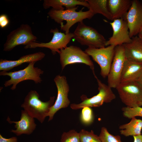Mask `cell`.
<instances>
[{"label": "cell", "mask_w": 142, "mask_h": 142, "mask_svg": "<svg viewBox=\"0 0 142 142\" xmlns=\"http://www.w3.org/2000/svg\"><path fill=\"white\" fill-rule=\"evenodd\" d=\"M125 19L129 27L130 38L136 36L142 27V2L132 0Z\"/></svg>", "instance_id": "cell-14"}, {"label": "cell", "mask_w": 142, "mask_h": 142, "mask_svg": "<svg viewBox=\"0 0 142 142\" xmlns=\"http://www.w3.org/2000/svg\"><path fill=\"white\" fill-rule=\"evenodd\" d=\"M82 109L80 118L82 122L87 125L91 124L94 120L92 110L89 107H84Z\"/></svg>", "instance_id": "cell-27"}, {"label": "cell", "mask_w": 142, "mask_h": 142, "mask_svg": "<svg viewBox=\"0 0 142 142\" xmlns=\"http://www.w3.org/2000/svg\"><path fill=\"white\" fill-rule=\"evenodd\" d=\"M142 73V62L127 59L125 61L121 83L137 81Z\"/></svg>", "instance_id": "cell-17"}, {"label": "cell", "mask_w": 142, "mask_h": 142, "mask_svg": "<svg viewBox=\"0 0 142 142\" xmlns=\"http://www.w3.org/2000/svg\"><path fill=\"white\" fill-rule=\"evenodd\" d=\"M115 47L109 45L100 48L88 47L85 51L99 66L100 74L107 77L114 55Z\"/></svg>", "instance_id": "cell-9"}, {"label": "cell", "mask_w": 142, "mask_h": 142, "mask_svg": "<svg viewBox=\"0 0 142 142\" xmlns=\"http://www.w3.org/2000/svg\"><path fill=\"white\" fill-rule=\"evenodd\" d=\"M54 81L57 88V95L54 104L47 115V116L49 117L48 121L52 120L54 114L58 111L61 108L68 107L70 103L68 97L69 87L66 77L57 75L54 78Z\"/></svg>", "instance_id": "cell-11"}, {"label": "cell", "mask_w": 142, "mask_h": 142, "mask_svg": "<svg viewBox=\"0 0 142 142\" xmlns=\"http://www.w3.org/2000/svg\"><path fill=\"white\" fill-rule=\"evenodd\" d=\"M137 81L142 86V73Z\"/></svg>", "instance_id": "cell-32"}, {"label": "cell", "mask_w": 142, "mask_h": 142, "mask_svg": "<svg viewBox=\"0 0 142 142\" xmlns=\"http://www.w3.org/2000/svg\"><path fill=\"white\" fill-rule=\"evenodd\" d=\"M73 38L82 45L100 48L106 47L107 40L95 29L85 25L82 22H79L73 33Z\"/></svg>", "instance_id": "cell-5"}, {"label": "cell", "mask_w": 142, "mask_h": 142, "mask_svg": "<svg viewBox=\"0 0 142 142\" xmlns=\"http://www.w3.org/2000/svg\"><path fill=\"white\" fill-rule=\"evenodd\" d=\"M99 136L101 142H122L120 136L110 134L105 127L101 128Z\"/></svg>", "instance_id": "cell-24"}, {"label": "cell", "mask_w": 142, "mask_h": 142, "mask_svg": "<svg viewBox=\"0 0 142 142\" xmlns=\"http://www.w3.org/2000/svg\"><path fill=\"white\" fill-rule=\"evenodd\" d=\"M37 37L32 32L31 27L27 24H22L11 31L7 36L3 46V50L8 52L20 45H25L36 42Z\"/></svg>", "instance_id": "cell-7"}, {"label": "cell", "mask_w": 142, "mask_h": 142, "mask_svg": "<svg viewBox=\"0 0 142 142\" xmlns=\"http://www.w3.org/2000/svg\"><path fill=\"white\" fill-rule=\"evenodd\" d=\"M138 36L142 41V27L138 33Z\"/></svg>", "instance_id": "cell-31"}, {"label": "cell", "mask_w": 142, "mask_h": 142, "mask_svg": "<svg viewBox=\"0 0 142 142\" xmlns=\"http://www.w3.org/2000/svg\"><path fill=\"white\" fill-rule=\"evenodd\" d=\"M140 106H142V101L140 103Z\"/></svg>", "instance_id": "cell-33"}, {"label": "cell", "mask_w": 142, "mask_h": 142, "mask_svg": "<svg viewBox=\"0 0 142 142\" xmlns=\"http://www.w3.org/2000/svg\"><path fill=\"white\" fill-rule=\"evenodd\" d=\"M45 56V54L44 53L39 52L23 55L16 60L1 59L0 60V70L7 72L23 63H29L32 62H36L40 60Z\"/></svg>", "instance_id": "cell-16"}, {"label": "cell", "mask_w": 142, "mask_h": 142, "mask_svg": "<svg viewBox=\"0 0 142 142\" xmlns=\"http://www.w3.org/2000/svg\"><path fill=\"white\" fill-rule=\"evenodd\" d=\"M78 5L84 6L89 9V4L85 0H44L43 4L44 9L52 7L57 10H64V6L67 9L76 7Z\"/></svg>", "instance_id": "cell-19"}, {"label": "cell", "mask_w": 142, "mask_h": 142, "mask_svg": "<svg viewBox=\"0 0 142 142\" xmlns=\"http://www.w3.org/2000/svg\"><path fill=\"white\" fill-rule=\"evenodd\" d=\"M79 133L80 142H101L99 136L92 130L89 132L82 129Z\"/></svg>", "instance_id": "cell-23"}, {"label": "cell", "mask_w": 142, "mask_h": 142, "mask_svg": "<svg viewBox=\"0 0 142 142\" xmlns=\"http://www.w3.org/2000/svg\"><path fill=\"white\" fill-rule=\"evenodd\" d=\"M126 59L123 45L116 46L114 55L107 77L108 85L111 88H116L120 83Z\"/></svg>", "instance_id": "cell-12"}, {"label": "cell", "mask_w": 142, "mask_h": 142, "mask_svg": "<svg viewBox=\"0 0 142 142\" xmlns=\"http://www.w3.org/2000/svg\"><path fill=\"white\" fill-rule=\"evenodd\" d=\"M60 142H80L79 133L74 130L63 133Z\"/></svg>", "instance_id": "cell-26"}, {"label": "cell", "mask_w": 142, "mask_h": 142, "mask_svg": "<svg viewBox=\"0 0 142 142\" xmlns=\"http://www.w3.org/2000/svg\"><path fill=\"white\" fill-rule=\"evenodd\" d=\"M59 54L62 70L68 65L82 63L89 66L95 75L94 64L90 56L80 47L71 45L60 50Z\"/></svg>", "instance_id": "cell-6"}, {"label": "cell", "mask_w": 142, "mask_h": 142, "mask_svg": "<svg viewBox=\"0 0 142 142\" xmlns=\"http://www.w3.org/2000/svg\"><path fill=\"white\" fill-rule=\"evenodd\" d=\"M36 62H30L25 68L18 71L13 72L1 71L0 75H7L10 77V79L5 81L4 86L7 87L12 85L11 89L13 90L16 88L18 84L24 80H32L36 84L41 83L42 80L40 76L43 73L44 71L38 67H34Z\"/></svg>", "instance_id": "cell-3"}, {"label": "cell", "mask_w": 142, "mask_h": 142, "mask_svg": "<svg viewBox=\"0 0 142 142\" xmlns=\"http://www.w3.org/2000/svg\"><path fill=\"white\" fill-rule=\"evenodd\" d=\"M94 76L98 83V93L90 98H88L85 95H82L80 97L82 102L78 104H71L70 107L71 109L77 110L85 107H99L104 103H110L115 99L116 96L111 88L102 83L96 75Z\"/></svg>", "instance_id": "cell-4"}, {"label": "cell", "mask_w": 142, "mask_h": 142, "mask_svg": "<svg viewBox=\"0 0 142 142\" xmlns=\"http://www.w3.org/2000/svg\"><path fill=\"white\" fill-rule=\"evenodd\" d=\"M50 32L53 34L51 40L48 43H38L33 42L25 45L24 48H35L37 47L45 48L50 49L53 55L57 53L59 54L60 50L67 47V44L69 43L74 35L73 33H64L59 32L57 28L52 29Z\"/></svg>", "instance_id": "cell-10"}, {"label": "cell", "mask_w": 142, "mask_h": 142, "mask_svg": "<svg viewBox=\"0 0 142 142\" xmlns=\"http://www.w3.org/2000/svg\"><path fill=\"white\" fill-rule=\"evenodd\" d=\"M121 110L124 116L129 119H131L137 116L142 117V107L138 106L130 108L123 107Z\"/></svg>", "instance_id": "cell-25"}, {"label": "cell", "mask_w": 142, "mask_h": 142, "mask_svg": "<svg viewBox=\"0 0 142 142\" xmlns=\"http://www.w3.org/2000/svg\"><path fill=\"white\" fill-rule=\"evenodd\" d=\"M9 23L7 16L5 14H2L0 16V27L3 28L7 26Z\"/></svg>", "instance_id": "cell-28"}, {"label": "cell", "mask_w": 142, "mask_h": 142, "mask_svg": "<svg viewBox=\"0 0 142 142\" xmlns=\"http://www.w3.org/2000/svg\"><path fill=\"white\" fill-rule=\"evenodd\" d=\"M17 139L16 137H12L9 138H6L0 134V142H17Z\"/></svg>", "instance_id": "cell-29"}, {"label": "cell", "mask_w": 142, "mask_h": 142, "mask_svg": "<svg viewBox=\"0 0 142 142\" xmlns=\"http://www.w3.org/2000/svg\"><path fill=\"white\" fill-rule=\"evenodd\" d=\"M55 98V96L51 97L48 101L43 102L39 99L36 91L31 90L25 97L21 107L30 116L42 123L54 103Z\"/></svg>", "instance_id": "cell-2"}, {"label": "cell", "mask_w": 142, "mask_h": 142, "mask_svg": "<svg viewBox=\"0 0 142 142\" xmlns=\"http://www.w3.org/2000/svg\"><path fill=\"white\" fill-rule=\"evenodd\" d=\"M7 120L10 124H15L16 130L12 129L11 132L19 136L22 134L29 135L34 130L36 126L34 118L30 116L24 110L21 111L20 120L18 121H11L8 116Z\"/></svg>", "instance_id": "cell-15"}, {"label": "cell", "mask_w": 142, "mask_h": 142, "mask_svg": "<svg viewBox=\"0 0 142 142\" xmlns=\"http://www.w3.org/2000/svg\"><path fill=\"white\" fill-rule=\"evenodd\" d=\"M78 6L69 9L57 10L51 9L47 14L56 22L60 24L61 29L65 32V33H69V29L74 24L78 22H83L86 19H90L94 15L89 9L83 11L82 9L77 11Z\"/></svg>", "instance_id": "cell-1"}, {"label": "cell", "mask_w": 142, "mask_h": 142, "mask_svg": "<svg viewBox=\"0 0 142 142\" xmlns=\"http://www.w3.org/2000/svg\"><path fill=\"white\" fill-rule=\"evenodd\" d=\"M131 42L123 45L127 59L142 62V41L136 36L132 38Z\"/></svg>", "instance_id": "cell-20"}, {"label": "cell", "mask_w": 142, "mask_h": 142, "mask_svg": "<svg viewBox=\"0 0 142 142\" xmlns=\"http://www.w3.org/2000/svg\"><path fill=\"white\" fill-rule=\"evenodd\" d=\"M116 88L121 102L126 106H140L142 101V86L138 82L121 83Z\"/></svg>", "instance_id": "cell-8"}, {"label": "cell", "mask_w": 142, "mask_h": 142, "mask_svg": "<svg viewBox=\"0 0 142 142\" xmlns=\"http://www.w3.org/2000/svg\"><path fill=\"white\" fill-rule=\"evenodd\" d=\"M119 128L120 134L126 137L140 135L141 134L142 120L133 117L128 123L119 126Z\"/></svg>", "instance_id": "cell-21"}, {"label": "cell", "mask_w": 142, "mask_h": 142, "mask_svg": "<svg viewBox=\"0 0 142 142\" xmlns=\"http://www.w3.org/2000/svg\"><path fill=\"white\" fill-rule=\"evenodd\" d=\"M89 5V9L95 15L101 14L108 19L112 21L108 7V0H85Z\"/></svg>", "instance_id": "cell-22"}, {"label": "cell", "mask_w": 142, "mask_h": 142, "mask_svg": "<svg viewBox=\"0 0 142 142\" xmlns=\"http://www.w3.org/2000/svg\"><path fill=\"white\" fill-rule=\"evenodd\" d=\"M109 23L113 33L112 36L106 41V46L116 47L131 42L132 38L130 37L129 27L125 19L121 18L115 19Z\"/></svg>", "instance_id": "cell-13"}, {"label": "cell", "mask_w": 142, "mask_h": 142, "mask_svg": "<svg viewBox=\"0 0 142 142\" xmlns=\"http://www.w3.org/2000/svg\"><path fill=\"white\" fill-rule=\"evenodd\" d=\"M131 0H108V7L112 21L123 18L130 9L132 3Z\"/></svg>", "instance_id": "cell-18"}, {"label": "cell", "mask_w": 142, "mask_h": 142, "mask_svg": "<svg viewBox=\"0 0 142 142\" xmlns=\"http://www.w3.org/2000/svg\"><path fill=\"white\" fill-rule=\"evenodd\" d=\"M133 142H142V133L139 135L133 136Z\"/></svg>", "instance_id": "cell-30"}]
</instances>
